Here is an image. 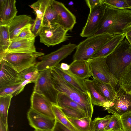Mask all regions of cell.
<instances>
[{
	"mask_svg": "<svg viewBox=\"0 0 131 131\" xmlns=\"http://www.w3.org/2000/svg\"><path fill=\"white\" fill-rule=\"evenodd\" d=\"M67 117L77 131H94L93 121L88 117L75 119Z\"/></svg>",
	"mask_w": 131,
	"mask_h": 131,
	"instance_id": "d4e9b609",
	"label": "cell"
},
{
	"mask_svg": "<svg viewBox=\"0 0 131 131\" xmlns=\"http://www.w3.org/2000/svg\"><path fill=\"white\" fill-rule=\"evenodd\" d=\"M84 80L88 90L90 94L93 106H102L105 108V109L109 107L110 105L109 102L96 90L94 86L92 80L89 78Z\"/></svg>",
	"mask_w": 131,
	"mask_h": 131,
	"instance_id": "7402d4cb",
	"label": "cell"
},
{
	"mask_svg": "<svg viewBox=\"0 0 131 131\" xmlns=\"http://www.w3.org/2000/svg\"><path fill=\"white\" fill-rule=\"evenodd\" d=\"M106 110L108 113L120 117L131 112V94L127 93L120 86L116 91L114 101Z\"/></svg>",
	"mask_w": 131,
	"mask_h": 131,
	"instance_id": "8fae6325",
	"label": "cell"
},
{
	"mask_svg": "<svg viewBox=\"0 0 131 131\" xmlns=\"http://www.w3.org/2000/svg\"><path fill=\"white\" fill-rule=\"evenodd\" d=\"M11 42L9 27L0 25V60L3 57Z\"/></svg>",
	"mask_w": 131,
	"mask_h": 131,
	"instance_id": "cb8c5ba5",
	"label": "cell"
},
{
	"mask_svg": "<svg viewBox=\"0 0 131 131\" xmlns=\"http://www.w3.org/2000/svg\"><path fill=\"white\" fill-rule=\"evenodd\" d=\"M92 76L103 82L112 84L114 88L118 84V80L110 71L105 57L91 58L87 60Z\"/></svg>",
	"mask_w": 131,
	"mask_h": 131,
	"instance_id": "ba28073f",
	"label": "cell"
},
{
	"mask_svg": "<svg viewBox=\"0 0 131 131\" xmlns=\"http://www.w3.org/2000/svg\"><path fill=\"white\" fill-rule=\"evenodd\" d=\"M125 37L131 46V37L127 36H126Z\"/></svg>",
	"mask_w": 131,
	"mask_h": 131,
	"instance_id": "7dc6e473",
	"label": "cell"
},
{
	"mask_svg": "<svg viewBox=\"0 0 131 131\" xmlns=\"http://www.w3.org/2000/svg\"><path fill=\"white\" fill-rule=\"evenodd\" d=\"M76 45L70 43L63 45L57 50L39 57L36 67L39 72L51 69L59 64L62 60L70 55L76 49Z\"/></svg>",
	"mask_w": 131,
	"mask_h": 131,
	"instance_id": "8992f818",
	"label": "cell"
},
{
	"mask_svg": "<svg viewBox=\"0 0 131 131\" xmlns=\"http://www.w3.org/2000/svg\"><path fill=\"white\" fill-rule=\"evenodd\" d=\"M60 67L62 70L65 71L69 70L70 68L69 65L64 63H62L60 64Z\"/></svg>",
	"mask_w": 131,
	"mask_h": 131,
	"instance_id": "7bdbcfd3",
	"label": "cell"
},
{
	"mask_svg": "<svg viewBox=\"0 0 131 131\" xmlns=\"http://www.w3.org/2000/svg\"><path fill=\"white\" fill-rule=\"evenodd\" d=\"M27 116L30 125L36 130L51 131L55 125L56 119L51 118L30 108Z\"/></svg>",
	"mask_w": 131,
	"mask_h": 131,
	"instance_id": "4fadbf2b",
	"label": "cell"
},
{
	"mask_svg": "<svg viewBox=\"0 0 131 131\" xmlns=\"http://www.w3.org/2000/svg\"><path fill=\"white\" fill-rule=\"evenodd\" d=\"M125 37L124 33L115 35L96 51L91 59L105 57L114 51Z\"/></svg>",
	"mask_w": 131,
	"mask_h": 131,
	"instance_id": "d6986e66",
	"label": "cell"
},
{
	"mask_svg": "<svg viewBox=\"0 0 131 131\" xmlns=\"http://www.w3.org/2000/svg\"><path fill=\"white\" fill-rule=\"evenodd\" d=\"M123 131H131V112L122 115L120 117Z\"/></svg>",
	"mask_w": 131,
	"mask_h": 131,
	"instance_id": "f35d334b",
	"label": "cell"
},
{
	"mask_svg": "<svg viewBox=\"0 0 131 131\" xmlns=\"http://www.w3.org/2000/svg\"><path fill=\"white\" fill-rule=\"evenodd\" d=\"M44 55V53L37 51L6 52L1 60L6 61L19 73L35 65L37 62V58Z\"/></svg>",
	"mask_w": 131,
	"mask_h": 131,
	"instance_id": "5b68a950",
	"label": "cell"
},
{
	"mask_svg": "<svg viewBox=\"0 0 131 131\" xmlns=\"http://www.w3.org/2000/svg\"><path fill=\"white\" fill-rule=\"evenodd\" d=\"M105 5V11L100 26L94 35L124 33L126 29L131 25V10Z\"/></svg>",
	"mask_w": 131,
	"mask_h": 131,
	"instance_id": "6da1fadb",
	"label": "cell"
},
{
	"mask_svg": "<svg viewBox=\"0 0 131 131\" xmlns=\"http://www.w3.org/2000/svg\"><path fill=\"white\" fill-rule=\"evenodd\" d=\"M105 59L110 71L118 80L125 68L131 64V46L126 39Z\"/></svg>",
	"mask_w": 131,
	"mask_h": 131,
	"instance_id": "3957f363",
	"label": "cell"
},
{
	"mask_svg": "<svg viewBox=\"0 0 131 131\" xmlns=\"http://www.w3.org/2000/svg\"><path fill=\"white\" fill-rule=\"evenodd\" d=\"M86 4L90 9L102 3L101 0H87L85 1Z\"/></svg>",
	"mask_w": 131,
	"mask_h": 131,
	"instance_id": "b9f144b4",
	"label": "cell"
},
{
	"mask_svg": "<svg viewBox=\"0 0 131 131\" xmlns=\"http://www.w3.org/2000/svg\"><path fill=\"white\" fill-rule=\"evenodd\" d=\"M52 84L58 92L63 93L78 104L84 112L86 117L91 119L94 111L89 93H82L66 82L52 68L50 69Z\"/></svg>",
	"mask_w": 131,
	"mask_h": 131,
	"instance_id": "7a4b0ae2",
	"label": "cell"
},
{
	"mask_svg": "<svg viewBox=\"0 0 131 131\" xmlns=\"http://www.w3.org/2000/svg\"><path fill=\"white\" fill-rule=\"evenodd\" d=\"M68 31L56 23L42 26L39 35L40 42L48 47L53 46L68 40Z\"/></svg>",
	"mask_w": 131,
	"mask_h": 131,
	"instance_id": "52a82bcc",
	"label": "cell"
},
{
	"mask_svg": "<svg viewBox=\"0 0 131 131\" xmlns=\"http://www.w3.org/2000/svg\"><path fill=\"white\" fill-rule=\"evenodd\" d=\"M61 108L67 117L79 119L86 117V114L85 113L73 108L69 107H64Z\"/></svg>",
	"mask_w": 131,
	"mask_h": 131,
	"instance_id": "d590c367",
	"label": "cell"
},
{
	"mask_svg": "<svg viewBox=\"0 0 131 131\" xmlns=\"http://www.w3.org/2000/svg\"><path fill=\"white\" fill-rule=\"evenodd\" d=\"M42 19L36 17L32 24L31 28L32 33L36 37L39 35L42 27Z\"/></svg>",
	"mask_w": 131,
	"mask_h": 131,
	"instance_id": "ab89813d",
	"label": "cell"
},
{
	"mask_svg": "<svg viewBox=\"0 0 131 131\" xmlns=\"http://www.w3.org/2000/svg\"><path fill=\"white\" fill-rule=\"evenodd\" d=\"M116 35L106 33L87 37L77 45L73 60L87 61L90 59L96 51Z\"/></svg>",
	"mask_w": 131,
	"mask_h": 131,
	"instance_id": "277c9868",
	"label": "cell"
},
{
	"mask_svg": "<svg viewBox=\"0 0 131 131\" xmlns=\"http://www.w3.org/2000/svg\"><path fill=\"white\" fill-rule=\"evenodd\" d=\"M18 73L6 61L0 60V88L20 82Z\"/></svg>",
	"mask_w": 131,
	"mask_h": 131,
	"instance_id": "9a60e30c",
	"label": "cell"
},
{
	"mask_svg": "<svg viewBox=\"0 0 131 131\" xmlns=\"http://www.w3.org/2000/svg\"><path fill=\"white\" fill-rule=\"evenodd\" d=\"M52 3L57 14L56 24L68 31H72L77 23L75 16L62 3L52 0Z\"/></svg>",
	"mask_w": 131,
	"mask_h": 131,
	"instance_id": "7c38bea8",
	"label": "cell"
},
{
	"mask_svg": "<svg viewBox=\"0 0 131 131\" xmlns=\"http://www.w3.org/2000/svg\"><path fill=\"white\" fill-rule=\"evenodd\" d=\"M123 131V130H121V131H114V130H107V131Z\"/></svg>",
	"mask_w": 131,
	"mask_h": 131,
	"instance_id": "681fc988",
	"label": "cell"
},
{
	"mask_svg": "<svg viewBox=\"0 0 131 131\" xmlns=\"http://www.w3.org/2000/svg\"><path fill=\"white\" fill-rule=\"evenodd\" d=\"M92 80L95 89L109 102L110 104L116 95L115 88L110 83L103 82L96 79L93 78Z\"/></svg>",
	"mask_w": 131,
	"mask_h": 131,
	"instance_id": "44dd1931",
	"label": "cell"
},
{
	"mask_svg": "<svg viewBox=\"0 0 131 131\" xmlns=\"http://www.w3.org/2000/svg\"><path fill=\"white\" fill-rule=\"evenodd\" d=\"M0 131H8V125H5L0 121Z\"/></svg>",
	"mask_w": 131,
	"mask_h": 131,
	"instance_id": "ee69618b",
	"label": "cell"
},
{
	"mask_svg": "<svg viewBox=\"0 0 131 131\" xmlns=\"http://www.w3.org/2000/svg\"><path fill=\"white\" fill-rule=\"evenodd\" d=\"M105 5L119 9H129L125 0H101Z\"/></svg>",
	"mask_w": 131,
	"mask_h": 131,
	"instance_id": "8d00e7d4",
	"label": "cell"
},
{
	"mask_svg": "<svg viewBox=\"0 0 131 131\" xmlns=\"http://www.w3.org/2000/svg\"><path fill=\"white\" fill-rule=\"evenodd\" d=\"M33 92L45 96L52 103L57 105V97L59 92L54 88L52 82L50 69L39 72Z\"/></svg>",
	"mask_w": 131,
	"mask_h": 131,
	"instance_id": "9c48e42d",
	"label": "cell"
},
{
	"mask_svg": "<svg viewBox=\"0 0 131 131\" xmlns=\"http://www.w3.org/2000/svg\"><path fill=\"white\" fill-rule=\"evenodd\" d=\"M30 83L28 81L19 82L0 88V96L9 95L15 96L19 94L23 90L27 84Z\"/></svg>",
	"mask_w": 131,
	"mask_h": 131,
	"instance_id": "484cf974",
	"label": "cell"
},
{
	"mask_svg": "<svg viewBox=\"0 0 131 131\" xmlns=\"http://www.w3.org/2000/svg\"><path fill=\"white\" fill-rule=\"evenodd\" d=\"M52 131H73L56 119L54 126Z\"/></svg>",
	"mask_w": 131,
	"mask_h": 131,
	"instance_id": "60d3db41",
	"label": "cell"
},
{
	"mask_svg": "<svg viewBox=\"0 0 131 131\" xmlns=\"http://www.w3.org/2000/svg\"><path fill=\"white\" fill-rule=\"evenodd\" d=\"M125 1L128 6L129 9H131V0H125Z\"/></svg>",
	"mask_w": 131,
	"mask_h": 131,
	"instance_id": "bcb514c9",
	"label": "cell"
},
{
	"mask_svg": "<svg viewBox=\"0 0 131 131\" xmlns=\"http://www.w3.org/2000/svg\"><path fill=\"white\" fill-rule=\"evenodd\" d=\"M57 105L61 108L69 107L85 114L83 110L78 104L66 94L62 93L59 92L57 94Z\"/></svg>",
	"mask_w": 131,
	"mask_h": 131,
	"instance_id": "f1b7e54d",
	"label": "cell"
},
{
	"mask_svg": "<svg viewBox=\"0 0 131 131\" xmlns=\"http://www.w3.org/2000/svg\"><path fill=\"white\" fill-rule=\"evenodd\" d=\"M57 14L52 3V0L48 5L42 19V26L56 23Z\"/></svg>",
	"mask_w": 131,
	"mask_h": 131,
	"instance_id": "4dcf8cb0",
	"label": "cell"
},
{
	"mask_svg": "<svg viewBox=\"0 0 131 131\" xmlns=\"http://www.w3.org/2000/svg\"><path fill=\"white\" fill-rule=\"evenodd\" d=\"M34 131H44V130H35Z\"/></svg>",
	"mask_w": 131,
	"mask_h": 131,
	"instance_id": "c3c4849f",
	"label": "cell"
},
{
	"mask_svg": "<svg viewBox=\"0 0 131 131\" xmlns=\"http://www.w3.org/2000/svg\"><path fill=\"white\" fill-rule=\"evenodd\" d=\"M35 42V39H13L6 52H36Z\"/></svg>",
	"mask_w": 131,
	"mask_h": 131,
	"instance_id": "ffe728a7",
	"label": "cell"
},
{
	"mask_svg": "<svg viewBox=\"0 0 131 131\" xmlns=\"http://www.w3.org/2000/svg\"><path fill=\"white\" fill-rule=\"evenodd\" d=\"M59 64L52 68L66 82L78 91L82 93L89 92L84 80L71 73L69 70L65 71L62 70Z\"/></svg>",
	"mask_w": 131,
	"mask_h": 131,
	"instance_id": "2e32d148",
	"label": "cell"
},
{
	"mask_svg": "<svg viewBox=\"0 0 131 131\" xmlns=\"http://www.w3.org/2000/svg\"><path fill=\"white\" fill-rule=\"evenodd\" d=\"M13 96L11 95L0 96V121L5 125H8V112Z\"/></svg>",
	"mask_w": 131,
	"mask_h": 131,
	"instance_id": "83f0119b",
	"label": "cell"
},
{
	"mask_svg": "<svg viewBox=\"0 0 131 131\" xmlns=\"http://www.w3.org/2000/svg\"><path fill=\"white\" fill-rule=\"evenodd\" d=\"M15 0H0V25H7L17 15Z\"/></svg>",
	"mask_w": 131,
	"mask_h": 131,
	"instance_id": "e0dca14e",
	"label": "cell"
},
{
	"mask_svg": "<svg viewBox=\"0 0 131 131\" xmlns=\"http://www.w3.org/2000/svg\"><path fill=\"white\" fill-rule=\"evenodd\" d=\"M31 18L27 15H16L8 24L10 38L12 40L16 38L22 30L29 24H31Z\"/></svg>",
	"mask_w": 131,
	"mask_h": 131,
	"instance_id": "ac0fdd59",
	"label": "cell"
},
{
	"mask_svg": "<svg viewBox=\"0 0 131 131\" xmlns=\"http://www.w3.org/2000/svg\"><path fill=\"white\" fill-rule=\"evenodd\" d=\"M105 7V5L102 3L100 5L90 9L86 23L80 34L81 37L87 38L95 34L100 26Z\"/></svg>",
	"mask_w": 131,
	"mask_h": 131,
	"instance_id": "30bf717a",
	"label": "cell"
},
{
	"mask_svg": "<svg viewBox=\"0 0 131 131\" xmlns=\"http://www.w3.org/2000/svg\"><path fill=\"white\" fill-rule=\"evenodd\" d=\"M69 65V71L82 79H88L92 76L87 61L73 60Z\"/></svg>",
	"mask_w": 131,
	"mask_h": 131,
	"instance_id": "603a6c76",
	"label": "cell"
},
{
	"mask_svg": "<svg viewBox=\"0 0 131 131\" xmlns=\"http://www.w3.org/2000/svg\"><path fill=\"white\" fill-rule=\"evenodd\" d=\"M39 74L36 65L31 67L18 73V79L20 82L28 81L30 83H35L37 80Z\"/></svg>",
	"mask_w": 131,
	"mask_h": 131,
	"instance_id": "4316f807",
	"label": "cell"
},
{
	"mask_svg": "<svg viewBox=\"0 0 131 131\" xmlns=\"http://www.w3.org/2000/svg\"><path fill=\"white\" fill-rule=\"evenodd\" d=\"M52 109L57 120L73 131H77L65 115L61 108L52 104Z\"/></svg>",
	"mask_w": 131,
	"mask_h": 131,
	"instance_id": "1f68e13d",
	"label": "cell"
},
{
	"mask_svg": "<svg viewBox=\"0 0 131 131\" xmlns=\"http://www.w3.org/2000/svg\"><path fill=\"white\" fill-rule=\"evenodd\" d=\"M122 128L120 117L116 115L113 114L104 131L110 130L121 131L123 130Z\"/></svg>",
	"mask_w": 131,
	"mask_h": 131,
	"instance_id": "e575fe53",
	"label": "cell"
},
{
	"mask_svg": "<svg viewBox=\"0 0 131 131\" xmlns=\"http://www.w3.org/2000/svg\"><path fill=\"white\" fill-rule=\"evenodd\" d=\"M30 102V108L49 117L56 119L52 109L53 103L43 95L33 92Z\"/></svg>",
	"mask_w": 131,
	"mask_h": 131,
	"instance_id": "5bb4252c",
	"label": "cell"
},
{
	"mask_svg": "<svg viewBox=\"0 0 131 131\" xmlns=\"http://www.w3.org/2000/svg\"><path fill=\"white\" fill-rule=\"evenodd\" d=\"M32 25V24H30L24 27L17 36L13 39H35L36 37L32 33L31 30Z\"/></svg>",
	"mask_w": 131,
	"mask_h": 131,
	"instance_id": "74e56055",
	"label": "cell"
},
{
	"mask_svg": "<svg viewBox=\"0 0 131 131\" xmlns=\"http://www.w3.org/2000/svg\"><path fill=\"white\" fill-rule=\"evenodd\" d=\"M51 0H38L29 6L33 9L36 17L41 19Z\"/></svg>",
	"mask_w": 131,
	"mask_h": 131,
	"instance_id": "d6a6232c",
	"label": "cell"
},
{
	"mask_svg": "<svg viewBox=\"0 0 131 131\" xmlns=\"http://www.w3.org/2000/svg\"><path fill=\"white\" fill-rule=\"evenodd\" d=\"M112 116L108 115L102 118H95L93 121L94 131H104Z\"/></svg>",
	"mask_w": 131,
	"mask_h": 131,
	"instance_id": "836d02e7",
	"label": "cell"
},
{
	"mask_svg": "<svg viewBox=\"0 0 131 131\" xmlns=\"http://www.w3.org/2000/svg\"><path fill=\"white\" fill-rule=\"evenodd\" d=\"M124 33L125 36H127L131 37V25L126 29Z\"/></svg>",
	"mask_w": 131,
	"mask_h": 131,
	"instance_id": "f6af8a7d",
	"label": "cell"
},
{
	"mask_svg": "<svg viewBox=\"0 0 131 131\" xmlns=\"http://www.w3.org/2000/svg\"><path fill=\"white\" fill-rule=\"evenodd\" d=\"M118 82L119 86L131 94V64L127 66L121 73Z\"/></svg>",
	"mask_w": 131,
	"mask_h": 131,
	"instance_id": "f546056e",
	"label": "cell"
}]
</instances>
